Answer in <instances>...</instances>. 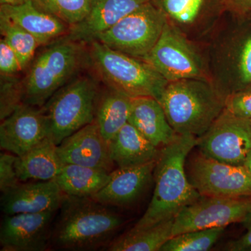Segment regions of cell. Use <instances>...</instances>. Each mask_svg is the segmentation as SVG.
Wrapping results in <instances>:
<instances>
[{
	"mask_svg": "<svg viewBox=\"0 0 251 251\" xmlns=\"http://www.w3.org/2000/svg\"><path fill=\"white\" fill-rule=\"evenodd\" d=\"M197 143L198 138L192 135H178L171 144L161 149L153 172V196L134 228L175 219L180 211L201 196L188 179L186 168L188 155Z\"/></svg>",
	"mask_w": 251,
	"mask_h": 251,
	"instance_id": "1",
	"label": "cell"
},
{
	"mask_svg": "<svg viewBox=\"0 0 251 251\" xmlns=\"http://www.w3.org/2000/svg\"><path fill=\"white\" fill-rule=\"evenodd\" d=\"M52 224L51 249L92 251L107 247L124 224L110 206L92 198L65 196Z\"/></svg>",
	"mask_w": 251,
	"mask_h": 251,
	"instance_id": "2",
	"label": "cell"
},
{
	"mask_svg": "<svg viewBox=\"0 0 251 251\" xmlns=\"http://www.w3.org/2000/svg\"><path fill=\"white\" fill-rule=\"evenodd\" d=\"M158 101L177 134L199 138L224 110L226 98L206 80L183 79L168 82Z\"/></svg>",
	"mask_w": 251,
	"mask_h": 251,
	"instance_id": "3",
	"label": "cell"
},
{
	"mask_svg": "<svg viewBox=\"0 0 251 251\" xmlns=\"http://www.w3.org/2000/svg\"><path fill=\"white\" fill-rule=\"evenodd\" d=\"M80 44L66 37L38 54L21 83L23 103L42 108L72 80L83 59Z\"/></svg>",
	"mask_w": 251,
	"mask_h": 251,
	"instance_id": "4",
	"label": "cell"
},
{
	"mask_svg": "<svg viewBox=\"0 0 251 251\" xmlns=\"http://www.w3.org/2000/svg\"><path fill=\"white\" fill-rule=\"evenodd\" d=\"M92 62L109 87L131 98L151 97L159 100L167 81L144 60H140L94 41L90 43Z\"/></svg>",
	"mask_w": 251,
	"mask_h": 251,
	"instance_id": "5",
	"label": "cell"
},
{
	"mask_svg": "<svg viewBox=\"0 0 251 251\" xmlns=\"http://www.w3.org/2000/svg\"><path fill=\"white\" fill-rule=\"evenodd\" d=\"M99 92L90 75H80L59 89L43 106L47 117L49 137L56 145L94 122Z\"/></svg>",
	"mask_w": 251,
	"mask_h": 251,
	"instance_id": "6",
	"label": "cell"
},
{
	"mask_svg": "<svg viewBox=\"0 0 251 251\" xmlns=\"http://www.w3.org/2000/svg\"><path fill=\"white\" fill-rule=\"evenodd\" d=\"M166 22V13L149 1L122 18L95 41L143 59L156 44Z\"/></svg>",
	"mask_w": 251,
	"mask_h": 251,
	"instance_id": "7",
	"label": "cell"
},
{
	"mask_svg": "<svg viewBox=\"0 0 251 251\" xmlns=\"http://www.w3.org/2000/svg\"><path fill=\"white\" fill-rule=\"evenodd\" d=\"M188 179L201 196L251 198V173L244 166L227 164L198 151L186 161Z\"/></svg>",
	"mask_w": 251,
	"mask_h": 251,
	"instance_id": "8",
	"label": "cell"
},
{
	"mask_svg": "<svg viewBox=\"0 0 251 251\" xmlns=\"http://www.w3.org/2000/svg\"><path fill=\"white\" fill-rule=\"evenodd\" d=\"M196 148L203 155L227 164L244 166L251 151V121L226 108L202 136Z\"/></svg>",
	"mask_w": 251,
	"mask_h": 251,
	"instance_id": "9",
	"label": "cell"
},
{
	"mask_svg": "<svg viewBox=\"0 0 251 251\" xmlns=\"http://www.w3.org/2000/svg\"><path fill=\"white\" fill-rule=\"evenodd\" d=\"M251 209V198L201 196L175 217L173 237L200 229L226 227L241 222Z\"/></svg>",
	"mask_w": 251,
	"mask_h": 251,
	"instance_id": "10",
	"label": "cell"
},
{
	"mask_svg": "<svg viewBox=\"0 0 251 251\" xmlns=\"http://www.w3.org/2000/svg\"><path fill=\"white\" fill-rule=\"evenodd\" d=\"M143 60L169 82L183 79L205 80L197 55L168 21L156 44Z\"/></svg>",
	"mask_w": 251,
	"mask_h": 251,
	"instance_id": "11",
	"label": "cell"
},
{
	"mask_svg": "<svg viewBox=\"0 0 251 251\" xmlns=\"http://www.w3.org/2000/svg\"><path fill=\"white\" fill-rule=\"evenodd\" d=\"M57 211L4 214L0 228L1 251H44L51 249V230Z\"/></svg>",
	"mask_w": 251,
	"mask_h": 251,
	"instance_id": "12",
	"label": "cell"
},
{
	"mask_svg": "<svg viewBox=\"0 0 251 251\" xmlns=\"http://www.w3.org/2000/svg\"><path fill=\"white\" fill-rule=\"evenodd\" d=\"M49 137L47 117L43 108L22 103L1 120L0 148L21 156Z\"/></svg>",
	"mask_w": 251,
	"mask_h": 251,
	"instance_id": "13",
	"label": "cell"
},
{
	"mask_svg": "<svg viewBox=\"0 0 251 251\" xmlns=\"http://www.w3.org/2000/svg\"><path fill=\"white\" fill-rule=\"evenodd\" d=\"M57 151L63 164L90 167L109 173L115 170L109 143L94 122L63 140Z\"/></svg>",
	"mask_w": 251,
	"mask_h": 251,
	"instance_id": "14",
	"label": "cell"
},
{
	"mask_svg": "<svg viewBox=\"0 0 251 251\" xmlns=\"http://www.w3.org/2000/svg\"><path fill=\"white\" fill-rule=\"evenodd\" d=\"M65 196L54 179L20 182L1 193V211L6 215L58 211Z\"/></svg>",
	"mask_w": 251,
	"mask_h": 251,
	"instance_id": "15",
	"label": "cell"
},
{
	"mask_svg": "<svg viewBox=\"0 0 251 251\" xmlns=\"http://www.w3.org/2000/svg\"><path fill=\"white\" fill-rule=\"evenodd\" d=\"M156 161L134 168H117L110 173L108 184L92 199L103 205L126 206L136 202L153 179Z\"/></svg>",
	"mask_w": 251,
	"mask_h": 251,
	"instance_id": "16",
	"label": "cell"
},
{
	"mask_svg": "<svg viewBox=\"0 0 251 251\" xmlns=\"http://www.w3.org/2000/svg\"><path fill=\"white\" fill-rule=\"evenodd\" d=\"M150 0H93L90 12L81 22L69 27L67 37L91 43L126 16Z\"/></svg>",
	"mask_w": 251,
	"mask_h": 251,
	"instance_id": "17",
	"label": "cell"
},
{
	"mask_svg": "<svg viewBox=\"0 0 251 251\" xmlns=\"http://www.w3.org/2000/svg\"><path fill=\"white\" fill-rule=\"evenodd\" d=\"M128 123L158 149L169 145L179 135L170 125L160 102L153 97L132 98Z\"/></svg>",
	"mask_w": 251,
	"mask_h": 251,
	"instance_id": "18",
	"label": "cell"
},
{
	"mask_svg": "<svg viewBox=\"0 0 251 251\" xmlns=\"http://www.w3.org/2000/svg\"><path fill=\"white\" fill-rule=\"evenodd\" d=\"M0 16L11 20L39 40L41 46L49 44L64 34L69 26L52 15L38 7L32 0L24 4L1 5Z\"/></svg>",
	"mask_w": 251,
	"mask_h": 251,
	"instance_id": "19",
	"label": "cell"
},
{
	"mask_svg": "<svg viewBox=\"0 0 251 251\" xmlns=\"http://www.w3.org/2000/svg\"><path fill=\"white\" fill-rule=\"evenodd\" d=\"M109 147L112 161L118 168H134L156 161L161 151L128 122L109 143Z\"/></svg>",
	"mask_w": 251,
	"mask_h": 251,
	"instance_id": "20",
	"label": "cell"
},
{
	"mask_svg": "<svg viewBox=\"0 0 251 251\" xmlns=\"http://www.w3.org/2000/svg\"><path fill=\"white\" fill-rule=\"evenodd\" d=\"M57 146L50 138L46 137L27 152L17 156L15 168L20 181L53 180L64 165L57 153Z\"/></svg>",
	"mask_w": 251,
	"mask_h": 251,
	"instance_id": "21",
	"label": "cell"
},
{
	"mask_svg": "<svg viewBox=\"0 0 251 251\" xmlns=\"http://www.w3.org/2000/svg\"><path fill=\"white\" fill-rule=\"evenodd\" d=\"M131 102L129 96L111 87L99 94L94 122L108 143L128 123Z\"/></svg>",
	"mask_w": 251,
	"mask_h": 251,
	"instance_id": "22",
	"label": "cell"
},
{
	"mask_svg": "<svg viewBox=\"0 0 251 251\" xmlns=\"http://www.w3.org/2000/svg\"><path fill=\"white\" fill-rule=\"evenodd\" d=\"M110 179V173L98 168L64 164L54 178L66 196L92 198Z\"/></svg>",
	"mask_w": 251,
	"mask_h": 251,
	"instance_id": "23",
	"label": "cell"
},
{
	"mask_svg": "<svg viewBox=\"0 0 251 251\" xmlns=\"http://www.w3.org/2000/svg\"><path fill=\"white\" fill-rule=\"evenodd\" d=\"M174 220L163 221L144 228H131L114 239L107 247L110 251H160L173 237Z\"/></svg>",
	"mask_w": 251,
	"mask_h": 251,
	"instance_id": "24",
	"label": "cell"
},
{
	"mask_svg": "<svg viewBox=\"0 0 251 251\" xmlns=\"http://www.w3.org/2000/svg\"><path fill=\"white\" fill-rule=\"evenodd\" d=\"M0 31L4 39L17 54L23 69L34 58L39 40L8 18L0 16Z\"/></svg>",
	"mask_w": 251,
	"mask_h": 251,
	"instance_id": "25",
	"label": "cell"
},
{
	"mask_svg": "<svg viewBox=\"0 0 251 251\" xmlns=\"http://www.w3.org/2000/svg\"><path fill=\"white\" fill-rule=\"evenodd\" d=\"M226 227L190 231L171 237L160 251H206L210 250L224 233Z\"/></svg>",
	"mask_w": 251,
	"mask_h": 251,
	"instance_id": "26",
	"label": "cell"
},
{
	"mask_svg": "<svg viewBox=\"0 0 251 251\" xmlns=\"http://www.w3.org/2000/svg\"><path fill=\"white\" fill-rule=\"evenodd\" d=\"M43 11L69 26L81 22L90 12L93 0H32Z\"/></svg>",
	"mask_w": 251,
	"mask_h": 251,
	"instance_id": "27",
	"label": "cell"
},
{
	"mask_svg": "<svg viewBox=\"0 0 251 251\" xmlns=\"http://www.w3.org/2000/svg\"><path fill=\"white\" fill-rule=\"evenodd\" d=\"M204 2V0H162L164 12L184 24L194 22Z\"/></svg>",
	"mask_w": 251,
	"mask_h": 251,
	"instance_id": "28",
	"label": "cell"
},
{
	"mask_svg": "<svg viewBox=\"0 0 251 251\" xmlns=\"http://www.w3.org/2000/svg\"><path fill=\"white\" fill-rule=\"evenodd\" d=\"M23 103L22 85L14 82H2L1 84V111L0 118L4 120L10 114Z\"/></svg>",
	"mask_w": 251,
	"mask_h": 251,
	"instance_id": "29",
	"label": "cell"
},
{
	"mask_svg": "<svg viewBox=\"0 0 251 251\" xmlns=\"http://www.w3.org/2000/svg\"><path fill=\"white\" fill-rule=\"evenodd\" d=\"M225 108L234 116L251 120V88L226 97Z\"/></svg>",
	"mask_w": 251,
	"mask_h": 251,
	"instance_id": "30",
	"label": "cell"
},
{
	"mask_svg": "<svg viewBox=\"0 0 251 251\" xmlns=\"http://www.w3.org/2000/svg\"><path fill=\"white\" fill-rule=\"evenodd\" d=\"M16 158L17 156L7 151H4L0 154V190L1 193L21 182L15 168Z\"/></svg>",
	"mask_w": 251,
	"mask_h": 251,
	"instance_id": "31",
	"label": "cell"
},
{
	"mask_svg": "<svg viewBox=\"0 0 251 251\" xmlns=\"http://www.w3.org/2000/svg\"><path fill=\"white\" fill-rule=\"evenodd\" d=\"M23 70L17 54L3 39L0 41V72L1 75L9 76Z\"/></svg>",
	"mask_w": 251,
	"mask_h": 251,
	"instance_id": "32",
	"label": "cell"
},
{
	"mask_svg": "<svg viewBox=\"0 0 251 251\" xmlns=\"http://www.w3.org/2000/svg\"><path fill=\"white\" fill-rule=\"evenodd\" d=\"M240 223L246 229V233L239 239L227 243L226 250L232 251H245L251 249V209L246 214Z\"/></svg>",
	"mask_w": 251,
	"mask_h": 251,
	"instance_id": "33",
	"label": "cell"
},
{
	"mask_svg": "<svg viewBox=\"0 0 251 251\" xmlns=\"http://www.w3.org/2000/svg\"><path fill=\"white\" fill-rule=\"evenodd\" d=\"M239 70L243 83H251V36L248 38L242 50Z\"/></svg>",
	"mask_w": 251,
	"mask_h": 251,
	"instance_id": "34",
	"label": "cell"
},
{
	"mask_svg": "<svg viewBox=\"0 0 251 251\" xmlns=\"http://www.w3.org/2000/svg\"><path fill=\"white\" fill-rule=\"evenodd\" d=\"M232 4L244 12H251V0H230Z\"/></svg>",
	"mask_w": 251,
	"mask_h": 251,
	"instance_id": "35",
	"label": "cell"
},
{
	"mask_svg": "<svg viewBox=\"0 0 251 251\" xmlns=\"http://www.w3.org/2000/svg\"><path fill=\"white\" fill-rule=\"evenodd\" d=\"M28 0H0L1 5H11V6H16L24 4Z\"/></svg>",
	"mask_w": 251,
	"mask_h": 251,
	"instance_id": "36",
	"label": "cell"
},
{
	"mask_svg": "<svg viewBox=\"0 0 251 251\" xmlns=\"http://www.w3.org/2000/svg\"><path fill=\"white\" fill-rule=\"evenodd\" d=\"M244 166L251 173V151L249 153V156H247L245 162H244Z\"/></svg>",
	"mask_w": 251,
	"mask_h": 251,
	"instance_id": "37",
	"label": "cell"
},
{
	"mask_svg": "<svg viewBox=\"0 0 251 251\" xmlns=\"http://www.w3.org/2000/svg\"></svg>",
	"mask_w": 251,
	"mask_h": 251,
	"instance_id": "38",
	"label": "cell"
}]
</instances>
